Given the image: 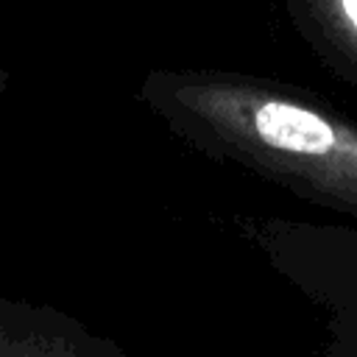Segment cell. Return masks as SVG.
Here are the masks:
<instances>
[{"instance_id":"obj_1","label":"cell","mask_w":357,"mask_h":357,"mask_svg":"<svg viewBox=\"0 0 357 357\" xmlns=\"http://www.w3.org/2000/svg\"><path fill=\"white\" fill-rule=\"evenodd\" d=\"M142 95L195 151L357 218V123L318 95L209 67L153 70Z\"/></svg>"},{"instance_id":"obj_2","label":"cell","mask_w":357,"mask_h":357,"mask_svg":"<svg viewBox=\"0 0 357 357\" xmlns=\"http://www.w3.org/2000/svg\"><path fill=\"white\" fill-rule=\"evenodd\" d=\"M321 64L357 86V0H279Z\"/></svg>"}]
</instances>
